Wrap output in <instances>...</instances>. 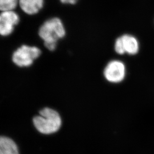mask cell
Returning a JSON list of instances; mask_svg holds the SVG:
<instances>
[{"label":"cell","instance_id":"8992f818","mask_svg":"<svg viewBox=\"0 0 154 154\" xmlns=\"http://www.w3.org/2000/svg\"><path fill=\"white\" fill-rule=\"evenodd\" d=\"M20 22V17L15 11H3L0 14V35L8 36L13 32Z\"/></svg>","mask_w":154,"mask_h":154},{"label":"cell","instance_id":"52a82bcc","mask_svg":"<svg viewBox=\"0 0 154 154\" xmlns=\"http://www.w3.org/2000/svg\"><path fill=\"white\" fill-rule=\"evenodd\" d=\"M45 0H19V5L22 11L29 15L38 13L44 7Z\"/></svg>","mask_w":154,"mask_h":154},{"label":"cell","instance_id":"6da1fadb","mask_svg":"<svg viewBox=\"0 0 154 154\" xmlns=\"http://www.w3.org/2000/svg\"><path fill=\"white\" fill-rule=\"evenodd\" d=\"M38 34L44 41L45 46L50 51H54L58 40L66 35V29L61 19L54 17L48 20L41 25Z\"/></svg>","mask_w":154,"mask_h":154},{"label":"cell","instance_id":"9c48e42d","mask_svg":"<svg viewBox=\"0 0 154 154\" xmlns=\"http://www.w3.org/2000/svg\"><path fill=\"white\" fill-rule=\"evenodd\" d=\"M18 2L19 0H0V11H13Z\"/></svg>","mask_w":154,"mask_h":154},{"label":"cell","instance_id":"277c9868","mask_svg":"<svg viewBox=\"0 0 154 154\" xmlns=\"http://www.w3.org/2000/svg\"><path fill=\"white\" fill-rule=\"evenodd\" d=\"M126 75V68L125 63L119 60H112L105 66L103 75L109 82L118 83L122 82Z\"/></svg>","mask_w":154,"mask_h":154},{"label":"cell","instance_id":"7a4b0ae2","mask_svg":"<svg viewBox=\"0 0 154 154\" xmlns=\"http://www.w3.org/2000/svg\"><path fill=\"white\" fill-rule=\"evenodd\" d=\"M33 122L37 130L45 135L57 132L62 125V119L59 113L49 107L41 110L38 116L33 118Z\"/></svg>","mask_w":154,"mask_h":154},{"label":"cell","instance_id":"30bf717a","mask_svg":"<svg viewBox=\"0 0 154 154\" xmlns=\"http://www.w3.org/2000/svg\"><path fill=\"white\" fill-rule=\"evenodd\" d=\"M61 3L67 5H75L79 0H59Z\"/></svg>","mask_w":154,"mask_h":154},{"label":"cell","instance_id":"ba28073f","mask_svg":"<svg viewBox=\"0 0 154 154\" xmlns=\"http://www.w3.org/2000/svg\"><path fill=\"white\" fill-rule=\"evenodd\" d=\"M0 154H20L18 147L11 138L0 136Z\"/></svg>","mask_w":154,"mask_h":154},{"label":"cell","instance_id":"5b68a950","mask_svg":"<svg viewBox=\"0 0 154 154\" xmlns=\"http://www.w3.org/2000/svg\"><path fill=\"white\" fill-rule=\"evenodd\" d=\"M114 50L119 55L125 53L135 55L139 51V44L138 39L134 36L130 34H124L116 39Z\"/></svg>","mask_w":154,"mask_h":154},{"label":"cell","instance_id":"3957f363","mask_svg":"<svg viewBox=\"0 0 154 154\" xmlns=\"http://www.w3.org/2000/svg\"><path fill=\"white\" fill-rule=\"evenodd\" d=\"M41 54V51L36 46L22 45L14 52L13 62L17 66L23 67L31 66L35 60Z\"/></svg>","mask_w":154,"mask_h":154}]
</instances>
